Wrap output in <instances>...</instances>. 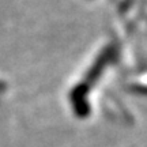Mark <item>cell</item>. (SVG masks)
Masks as SVG:
<instances>
[]
</instances>
